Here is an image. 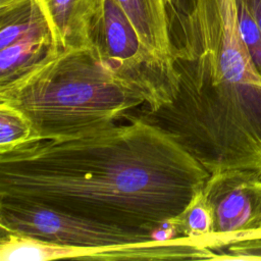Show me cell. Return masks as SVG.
<instances>
[{"mask_svg": "<svg viewBox=\"0 0 261 261\" xmlns=\"http://www.w3.org/2000/svg\"><path fill=\"white\" fill-rule=\"evenodd\" d=\"M210 177L169 133L138 115L0 152V200L42 205L158 238L181 236Z\"/></svg>", "mask_w": 261, "mask_h": 261, "instance_id": "cell-1", "label": "cell"}, {"mask_svg": "<svg viewBox=\"0 0 261 261\" xmlns=\"http://www.w3.org/2000/svg\"><path fill=\"white\" fill-rule=\"evenodd\" d=\"M169 100L141 114L211 174L261 179V73L243 40L238 0H197L193 28L172 41Z\"/></svg>", "mask_w": 261, "mask_h": 261, "instance_id": "cell-2", "label": "cell"}, {"mask_svg": "<svg viewBox=\"0 0 261 261\" xmlns=\"http://www.w3.org/2000/svg\"><path fill=\"white\" fill-rule=\"evenodd\" d=\"M0 105L24 117L31 140H54L114 124L133 109H148L151 98L93 48L80 47L54 50L0 84Z\"/></svg>", "mask_w": 261, "mask_h": 261, "instance_id": "cell-3", "label": "cell"}, {"mask_svg": "<svg viewBox=\"0 0 261 261\" xmlns=\"http://www.w3.org/2000/svg\"><path fill=\"white\" fill-rule=\"evenodd\" d=\"M1 233H12L58 246L122 249L158 237L103 224L42 205L0 200Z\"/></svg>", "mask_w": 261, "mask_h": 261, "instance_id": "cell-4", "label": "cell"}, {"mask_svg": "<svg viewBox=\"0 0 261 261\" xmlns=\"http://www.w3.org/2000/svg\"><path fill=\"white\" fill-rule=\"evenodd\" d=\"M203 196L213 214V231L202 240L212 252L233 237L255 229L261 218V179L249 172L211 174Z\"/></svg>", "mask_w": 261, "mask_h": 261, "instance_id": "cell-5", "label": "cell"}, {"mask_svg": "<svg viewBox=\"0 0 261 261\" xmlns=\"http://www.w3.org/2000/svg\"><path fill=\"white\" fill-rule=\"evenodd\" d=\"M170 255L169 243L154 239L123 249L92 250L63 247L33 238L1 233V261H51L57 259L84 260H166Z\"/></svg>", "mask_w": 261, "mask_h": 261, "instance_id": "cell-6", "label": "cell"}, {"mask_svg": "<svg viewBox=\"0 0 261 261\" xmlns=\"http://www.w3.org/2000/svg\"><path fill=\"white\" fill-rule=\"evenodd\" d=\"M116 1L129 16L149 52L173 70L171 7L169 0Z\"/></svg>", "mask_w": 261, "mask_h": 261, "instance_id": "cell-7", "label": "cell"}, {"mask_svg": "<svg viewBox=\"0 0 261 261\" xmlns=\"http://www.w3.org/2000/svg\"><path fill=\"white\" fill-rule=\"evenodd\" d=\"M58 49L90 47V31L102 0H40Z\"/></svg>", "mask_w": 261, "mask_h": 261, "instance_id": "cell-8", "label": "cell"}, {"mask_svg": "<svg viewBox=\"0 0 261 261\" xmlns=\"http://www.w3.org/2000/svg\"><path fill=\"white\" fill-rule=\"evenodd\" d=\"M51 25L37 29L0 49V84L6 83L57 50Z\"/></svg>", "mask_w": 261, "mask_h": 261, "instance_id": "cell-9", "label": "cell"}, {"mask_svg": "<svg viewBox=\"0 0 261 261\" xmlns=\"http://www.w3.org/2000/svg\"><path fill=\"white\" fill-rule=\"evenodd\" d=\"M29 122L15 110L0 105V152L9 150L32 139Z\"/></svg>", "mask_w": 261, "mask_h": 261, "instance_id": "cell-10", "label": "cell"}, {"mask_svg": "<svg viewBox=\"0 0 261 261\" xmlns=\"http://www.w3.org/2000/svg\"><path fill=\"white\" fill-rule=\"evenodd\" d=\"M213 231L212 210L205 200L203 193L188 210L181 229V236L202 240Z\"/></svg>", "mask_w": 261, "mask_h": 261, "instance_id": "cell-11", "label": "cell"}, {"mask_svg": "<svg viewBox=\"0 0 261 261\" xmlns=\"http://www.w3.org/2000/svg\"><path fill=\"white\" fill-rule=\"evenodd\" d=\"M240 29L245 45L261 73V32L244 0H238Z\"/></svg>", "mask_w": 261, "mask_h": 261, "instance_id": "cell-12", "label": "cell"}, {"mask_svg": "<svg viewBox=\"0 0 261 261\" xmlns=\"http://www.w3.org/2000/svg\"><path fill=\"white\" fill-rule=\"evenodd\" d=\"M213 260L261 261V238L233 242L214 250Z\"/></svg>", "mask_w": 261, "mask_h": 261, "instance_id": "cell-13", "label": "cell"}, {"mask_svg": "<svg viewBox=\"0 0 261 261\" xmlns=\"http://www.w3.org/2000/svg\"><path fill=\"white\" fill-rule=\"evenodd\" d=\"M171 7V36L188 31L196 18V0H169Z\"/></svg>", "mask_w": 261, "mask_h": 261, "instance_id": "cell-14", "label": "cell"}, {"mask_svg": "<svg viewBox=\"0 0 261 261\" xmlns=\"http://www.w3.org/2000/svg\"><path fill=\"white\" fill-rule=\"evenodd\" d=\"M261 32V0H244Z\"/></svg>", "mask_w": 261, "mask_h": 261, "instance_id": "cell-15", "label": "cell"}, {"mask_svg": "<svg viewBox=\"0 0 261 261\" xmlns=\"http://www.w3.org/2000/svg\"><path fill=\"white\" fill-rule=\"evenodd\" d=\"M257 238H261V229H254V230H250L244 233H241L239 236H236L234 238H232L227 244L233 243V242H238V241H243V240H249V239H257ZM226 244V245H227Z\"/></svg>", "mask_w": 261, "mask_h": 261, "instance_id": "cell-16", "label": "cell"}, {"mask_svg": "<svg viewBox=\"0 0 261 261\" xmlns=\"http://www.w3.org/2000/svg\"><path fill=\"white\" fill-rule=\"evenodd\" d=\"M17 1H19V0H0V8L1 7H6V6H8V5H10L14 2H17Z\"/></svg>", "mask_w": 261, "mask_h": 261, "instance_id": "cell-17", "label": "cell"}, {"mask_svg": "<svg viewBox=\"0 0 261 261\" xmlns=\"http://www.w3.org/2000/svg\"><path fill=\"white\" fill-rule=\"evenodd\" d=\"M255 229H261V218H260V220H259V223H258V226L255 228ZM252 230H254V229H252ZM250 231V230H249ZM247 232V231H246ZM244 233V232H243ZM239 236V234H238ZM234 238V237H233Z\"/></svg>", "mask_w": 261, "mask_h": 261, "instance_id": "cell-18", "label": "cell"}]
</instances>
